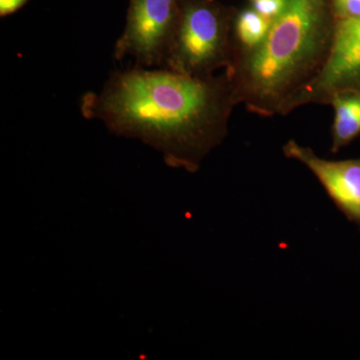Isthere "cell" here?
<instances>
[{
  "instance_id": "3",
  "label": "cell",
  "mask_w": 360,
  "mask_h": 360,
  "mask_svg": "<svg viewBox=\"0 0 360 360\" xmlns=\"http://www.w3.org/2000/svg\"><path fill=\"white\" fill-rule=\"evenodd\" d=\"M236 9L219 0H180L179 21L163 68L193 77L229 70Z\"/></svg>"
},
{
  "instance_id": "7",
  "label": "cell",
  "mask_w": 360,
  "mask_h": 360,
  "mask_svg": "<svg viewBox=\"0 0 360 360\" xmlns=\"http://www.w3.org/2000/svg\"><path fill=\"white\" fill-rule=\"evenodd\" d=\"M328 105L335 111L330 151L338 153L360 135V90L336 92Z\"/></svg>"
},
{
  "instance_id": "8",
  "label": "cell",
  "mask_w": 360,
  "mask_h": 360,
  "mask_svg": "<svg viewBox=\"0 0 360 360\" xmlns=\"http://www.w3.org/2000/svg\"><path fill=\"white\" fill-rule=\"evenodd\" d=\"M271 23V21L264 18L250 6H246L236 9L232 27V60L239 54L250 51L262 44Z\"/></svg>"
},
{
  "instance_id": "1",
  "label": "cell",
  "mask_w": 360,
  "mask_h": 360,
  "mask_svg": "<svg viewBox=\"0 0 360 360\" xmlns=\"http://www.w3.org/2000/svg\"><path fill=\"white\" fill-rule=\"evenodd\" d=\"M239 105L226 73L208 77L135 65L111 73L99 91L86 92L80 111L112 134L160 151L170 167L196 172L229 134Z\"/></svg>"
},
{
  "instance_id": "2",
  "label": "cell",
  "mask_w": 360,
  "mask_h": 360,
  "mask_svg": "<svg viewBox=\"0 0 360 360\" xmlns=\"http://www.w3.org/2000/svg\"><path fill=\"white\" fill-rule=\"evenodd\" d=\"M331 44L330 0H288L264 41L224 71L238 104L264 117L283 116L291 99L321 72Z\"/></svg>"
},
{
  "instance_id": "5",
  "label": "cell",
  "mask_w": 360,
  "mask_h": 360,
  "mask_svg": "<svg viewBox=\"0 0 360 360\" xmlns=\"http://www.w3.org/2000/svg\"><path fill=\"white\" fill-rule=\"evenodd\" d=\"M180 0H129L115 58H134L135 65L163 68L179 21Z\"/></svg>"
},
{
  "instance_id": "9",
  "label": "cell",
  "mask_w": 360,
  "mask_h": 360,
  "mask_svg": "<svg viewBox=\"0 0 360 360\" xmlns=\"http://www.w3.org/2000/svg\"><path fill=\"white\" fill-rule=\"evenodd\" d=\"M288 2V0H248V6L272 22L283 13Z\"/></svg>"
},
{
  "instance_id": "10",
  "label": "cell",
  "mask_w": 360,
  "mask_h": 360,
  "mask_svg": "<svg viewBox=\"0 0 360 360\" xmlns=\"http://www.w3.org/2000/svg\"><path fill=\"white\" fill-rule=\"evenodd\" d=\"M30 0H0V16L6 18L15 13L25 6Z\"/></svg>"
},
{
  "instance_id": "6",
  "label": "cell",
  "mask_w": 360,
  "mask_h": 360,
  "mask_svg": "<svg viewBox=\"0 0 360 360\" xmlns=\"http://www.w3.org/2000/svg\"><path fill=\"white\" fill-rule=\"evenodd\" d=\"M283 150L286 158L309 168L338 210L360 231V158L326 160L293 139Z\"/></svg>"
},
{
  "instance_id": "4",
  "label": "cell",
  "mask_w": 360,
  "mask_h": 360,
  "mask_svg": "<svg viewBox=\"0 0 360 360\" xmlns=\"http://www.w3.org/2000/svg\"><path fill=\"white\" fill-rule=\"evenodd\" d=\"M333 44L319 77L286 105L283 116L307 104H326L336 92L360 90V0H330Z\"/></svg>"
}]
</instances>
